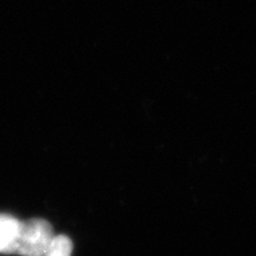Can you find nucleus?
<instances>
[{"mask_svg": "<svg viewBox=\"0 0 256 256\" xmlns=\"http://www.w3.org/2000/svg\"><path fill=\"white\" fill-rule=\"evenodd\" d=\"M55 236L50 224L40 218H34L21 224L12 254L22 256H44L50 250Z\"/></svg>", "mask_w": 256, "mask_h": 256, "instance_id": "f257e3e1", "label": "nucleus"}, {"mask_svg": "<svg viewBox=\"0 0 256 256\" xmlns=\"http://www.w3.org/2000/svg\"><path fill=\"white\" fill-rule=\"evenodd\" d=\"M21 224V221L10 214H0V252L12 254Z\"/></svg>", "mask_w": 256, "mask_h": 256, "instance_id": "f03ea898", "label": "nucleus"}, {"mask_svg": "<svg viewBox=\"0 0 256 256\" xmlns=\"http://www.w3.org/2000/svg\"><path fill=\"white\" fill-rule=\"evenodd\" d=\"M72 240L66 236H58L52 240L50 250L44 256H71Z\"/></svg>", "mask_w": 256, "mask_h": 256, "instance_id": "7ed1b4c3", "label": "nucleus"}]
</instances>
